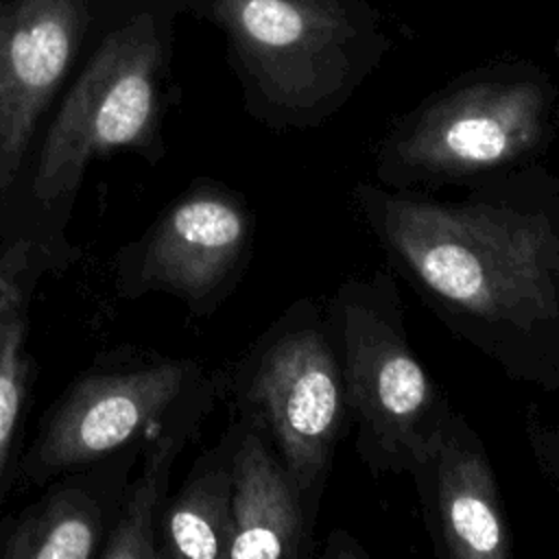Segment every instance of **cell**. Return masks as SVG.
Returning <instances> with one entry per match:
<instances>
[{"mask_svg":"<svg viewBox=\"0 0 559 559\" xmlns=\"http://www.w3.org/2000/svg\"><path fill=\"white\" fill-rule=\"evenodd\" d=\"M100 537L98 509L81 491L48 496L9 535L2 555L11 559H87Z\"/></svg>","mask_w":559,"mask_h":559,"instance_id":"obj_13","label":"cell"},{"mask_svg":"<svg viewBox=\"0 0 559 559\" xmlns=\"http://www.w3.org/2000/svg\"><path fill=\"white\" fill-rule=\"evenodd\" d=\"M236 441L238 421H234L225 439L197 463L179 489L162 522V557L227 559L234 528L231 465Z\"/></svg>","mask_w":559,"mask_h":559,"instance_id":"obj_12","label":"cell"},{"mask_svg":"<svg viewBox=\"0 0 559 559\" xmlns=\"http://www.w3.org/2000/svg\"><path fill=\"white\" fill-rule=\"evenodd\" d=\"M229 386L238 419L277 452L314 526L336 445L352 426L323 304H288L236 362Z\"/></svg>","mask_w":559,"mask_h":559,"instance_id":"obj_5","label":"cell"},{"mask_svg":"<svg viewBox=\"0 0 559 559\" xmlns=\"http://www.w3.org/2000/svg\"><path fill=\"white\" fill-rule=\"evenodd\" d=\"M524 437L542 476L559 487V424L546 421V417L528 406L524 415Z\"/></svg>","mask_w":559,"mask_h":559,"instance_id":"obj_16","label":"cell"},{"mask_svg":"<svg viewBox=\"0 0 559 559\" xmlns=\"http://www.w3.org/2000/svg\"><path fill=\"white\" fill-rule=\"evenodd\" d=\"M26 247H13L0 264V493L24 393Z\"/></svg>","mask_w":559,"mask_h":559,"instance_id":"obj_15","label":"cell"},{"mask_svg":"<svg viewBox=\"0 0 559 559\" xmlns=\"http://www.w3.org/2000/svg\"><path fill=\"white\" fill-rule=\"evenodd\" d=\"M354 450L371 476L408 474L452 411L415 354L391 269L343 280L323 301Z\"/></svg>","mask_w":559,"mask_h":559,"instance_id":"obj_4","label":"cell"},{"mask_svg":"<svg viewBox=\"0 0 559 559\" xmlns=\"http://www.w3.org/2000/svg\"><path fill=\"white\" fill-rule=\"evenodd\" d=\"M325 559H367V550L343 528H332L325 539Z\"/></svg>","mask_w":559,"mask_h":559,"instance_id":"obj_17","label":"cell"},{"mask_svg":"<svg viewBox=\"0 0 559 559\" xmlns=\"http://www.w3.org/2000/svg\"><path fill=\"white\" fill-rule=\"evenodd\" d=\"M352 205L432 314L513 382L559 393V175H487L456 199L352 188Z\"/></svg>","mask_w":559,"mask_h":559,"instance_id":"obj_1","label":"cell"},{"mask_svg":"<svg viewBox=\"0 0 559 559\" xmlns=\"http://www.w3.org/2000/svg\"><path fill=\"white\" fill-rule=\"evenodd\" d=\"M557 85H559V76H557ZM557 114H559V109H557Z\"/></svg>","mask_w":559,"mask_h":559,"instance_id":"obj_18","label":"cell"},{"mask_svg":"<svg viewBox=\"0 0 559 559\" xmlns=\"http://www.w3.org/2000/svg\"><path fill=\"white\" fill-rule=\"evenodd\" d=\"M164 44L151 13L111 31L59 107L39 151L33 192L52 203L74 192L85 168L157 135Z\"/></svg>","mask_w":559,"mask_h":559,"instance_id":"obj_6","label":"cell"},{"mask_svg":"<svg viewBox=\"0 0 559 559\" xmlns=\"http://www.w3.org/2000/svg\"><path fill=\"white\" fill-rule=\"evenodd\" d=\"M227 39L247 111L308 131L334 118L393 41L371 0H197Z\"/></svg>","mask_w":559,"mask_h":559,"instance_id":"obj_2","label":"cell"},{"mask_svg":"<svg viewBox=\"0 0 559 559\" xmlns=\"http://www.w3.org/2000/svg\"><path fill=\"white\" fill-rule=\"evenodd\" d=\"M81 31L79 0H15L0 13V188L13 181Z\"/></svg>","mask_w":559,"mask_h":559,"instance_id":"obj_9","label":"cell"},{"mask_svg":"<svg viewBox=\"0 0 559 559\" xmlns=\"http://www.w3.org/2000/svg\"><path fill=\"white\" fill-rule=\"evenodd\" d=\"M557 109V79L535 61L469 68L389 122L373 179L389 190L437 192L544 162L559 133Z\"/></svg>","mask_w":559,"mask_h":559,"instance_id":"obj_3","label":"cell"},{"mask_svg":"<svg viewBox=\"0 0 559 559\" xmlns=\"http://www.w3.org/2000/svg\"><path fill=\"white\" fill-rule=\"evenodd\" d=\"M199 417L201 408H194L183 415L173 430L157 432L153 439L142 476L127 498L124 509L107 539L103 550L105 559H155L159 555L155 546V511L166 491L170 463Z\"/></svg>","mask_w":559,"mask_h":559,"instance_id":"obj_14","label":"cell"},{"mask_svg":"<svg viewBox=\"0 0 559 559\" xmlns=\"http://www.w3.org/2000/svg\"><path fill=\"white\" fill-rule=\"evenodd\" d=\"M255 234L247 201L218 183H199L157 223L144 251L142 280L212 310L247 266Z\"/></svg>","mask_w":559,"mask_h":559,"instance_id":"obj_8","label":"cell"},{"mask_svg":"<svg viewBox=\"0 0 559 559\" xmlns=\"http://www.w3.org/2000/svg\"><path fill=\"white\" fill-rule=\"evenodd\" d=\"M231 483V544L227 559H306L314 526L295 483L264 435L238 419Z\"/></svg>","mask_w":559,"mask_h":559,"instance_id":"obj_11","label":"cell"},{"mask_svg":"<svg viewBox=\"0 0 559 559\" xmlns=\"http://www.w3.org/2000/svg\"><path fill=\"white\" fill-rule=\"evenodd\" d=\"M194 384L199 367L188 360L83 378L50 419L39 459L48 467L98 459L131 441L146 424H155Z\"/></svg>","mask_w":559,"mask_h":559,"instance_id":"obj_10","label":"cell"},{"mask_svg":"<svg viewBox=\"0 0 559 559\" xmlns=\"http://www.w3.org/2000/svg\"><path fill=\"white\" fill-rule=\"evenodd\" d=\"M435 557L511 559L513 531L483 437L450 411L408 472Z\"/></svg>","mask_w":559,"mask_h":559,"instance_id":"obj_7","label":"cell"}]
</instances>
